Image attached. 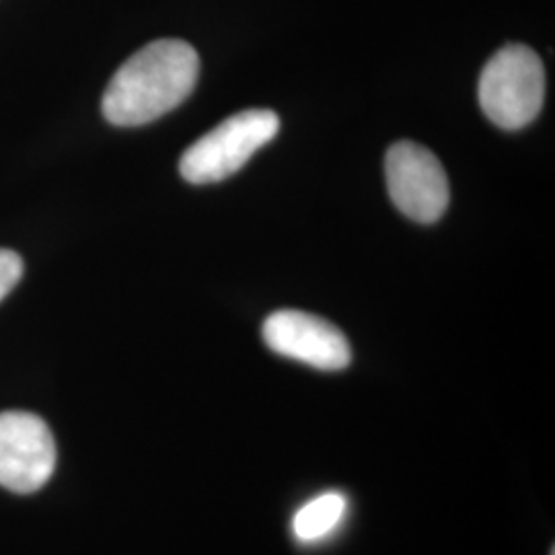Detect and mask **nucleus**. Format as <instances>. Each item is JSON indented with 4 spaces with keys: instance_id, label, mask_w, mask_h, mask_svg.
<instances>
[{
    "instance_id": "7ed1b4c3",
    "label": "nucleus",
    "mask_w": 555,
    "mask_h": 555,
    "mask_svg": "<svg viewBox=\"0 0 555 555\" xmlns=\"http://www.w3.org/2000/svg\"><path fill=\"white\" fill-rule=\"evenodd\" d=\"M280 118L270 109H245L220 121L179 159L181 178L194 185L231 178L263 144L274 139Z\"/></svg>"
},
{
    "instance_id": "423d86ee",
    "label": "nucleus",
    "mask_w": 555,
    "mask_h": 555,
    "mask_svg": "<svg viewBox=\"0 0 555 555\" xmlns=\"http://www.w3.org/2000/svg\"><path fill=\"white\" fill-rule=\"evenodd\" d=\"M263 341L270 350L319 371H344L352 362L346 336L330 321L302 313L276 311L263 323Z\"/></svg>"
},
{
    "instance_id": "f257e3e1",
    "label": "nucleus",
    "mask_w": 555,
    "mask_h": 555,
    "mask_svg": "<svg viewBox=\"0 0 555 555\" xmlns=\"http://www.w3.org/2000/svg\"><path fill=\"white\" fill-rule=\"evenodd\" d=\"M198 75V52L188 41H151L109 80L101 101L103 116L114 126L151 124L190 98Z\"/></svg>"
},
{
    "instance_id": "6e6552de",
    "label": "nucleus",
    "mask_w": 555,
    "mask_h": 555,
    "mask_svg": "<svg viewBox=\"0 0 555 555\" xmlns=\"http://www.w3.org/2000/svg\"><path fill=\"white\" fill-rule=\"evenodd\" d=\"M23 276V259L11 249H0V300L7 297Z\"/></svg>"
},
{
    "instance_id": "39448f33",
    "label": "nucleus",
    "mask_w": 555,
    "mask_h": 555,
    "mask_svg": "<svg viewBox=\"0 0 555 555\" xmlns=\"http://www.w3.org/2000/svg\"><path fill=\"white\" fill-rule=\"evenodd\" d=\"M56 467V442L48 424L29 412L0 414V486L15 494L41 490Z\"/></svg>"
},
{
    "instance_id": "f03ea898",
    "label": "nucleus",
    "mask_w": 555,
    "mask_h": 555,
    "mask_svg": "<svg viewBox=\"0 0 555 555\" xmlns=\"http://www.w3.org/2000/svg\"><path fill=\"white\" fill-rule=\"evenodd\" d=\"M477 98L483 114L502 130H520L545 101V68L535 50L508 43L481 70Z\"/></svg>"
},
{
    "instance_id": "0eeeda50",
    "label": "nucleus",
    "mask_w": 555,
    "mask_h": 555,
    "mask_svg": "<svg viewBox=\"0 0 555 555\" xmlns=\"http://www.w3.org/2000/svg\"><path fill=\"white\" fill-rule=\"evenodd\" d=\"M348 511V500L339 492L313 498L293 518V531L300 543H315L332 535Z\"/></svg>"
},
{
    "instance_id": "20e7f679",
    "label": "nucleus",
    "mask_w": 555,
    "mask_h": 555,
    "mask_svg": "<svg viewBox=\"0 0 555 555\" xmlns=\"http://www.w3.org/2000/svg\"><path fill=\"white\" fill-rule=\"evenodd\" d=\"M385 178L397 210L422 224L437 222L451 199L449 178L435 153L422 144L396 142L385 159Z\"/></svg>"
}]
</instances>
